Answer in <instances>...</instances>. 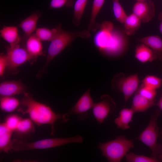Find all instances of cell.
<instances>
[{"mask_svg": "<svg viewBox=\"0 0 162 162\" xmlns=\"http://www.w3.org/2000/svg\"><path fill=\"white\" fill-rule=\"evenodd\" d=\"M21 107L17 111L22 114H27L30 118L37 125H50L51 128V135L55 132V124L58 120L66 122L69 116L67 113H56L49 106L35 100L30 94L26 93L20 101Z\"/></svg>", "mask_w": 162, "mask_h": 162, "instance_id": "1", "label": "cell"}, {"mask_svg": "<svg viewBox=\"0 0 162 162\" xmlns=\"http://www.w3.org/2000/svg\"><path fill=\"white\" fill-rule=\"evenodd\" d=\"M90 35V31L88 30L68 32L61 28L58 35L51 41L43 70H44L46 69L50 62L76 38L87 39L89 38Z\"/></svg>", "mask_w": 162, "mask_h": 162, "instance_id": "2", "label": "cell"}, {"mask_svg": "<svg viewBox=\"0 0 162 162\" xmlns=\"http://www.w3.org/2000/svg\"><path fill=\"white\" fill-rule=\"evenodd\" d=\"M83 140L82 137L78 135L67 138L46 139L31 142H24L14 138L12 140L11 146L13 150L19 152L49 148L73 143H81Z\"/></svg>", "mask_w": 162, "mask_h": 162, "instance_id": "3", "label": "cell"}, {"mask_svg": "<svg viewBox=\"0 0 162 162\" xmlns=\"http://www.w3.org/2000/svg\"><path fill=\"white\" fill-rule=\"evenodd\" d=\"M160 114V111L157 110L151 115L148 124L137 138L150 149L151 157L158 162L162 161V145L157 142L159 136L157 121Z\"/></svg>", "mask_w": 162, "mask_h": 162, "instance_id": "4", "label": "cell"}, {"mask_svg": "<svg viewBox=\"0 0 162 162\" xmlns=\"http://www.w3.org/2000/svg\"><path fill=\"white\" fill-rule=\"evenodd\" d=\"M134 147L133 140L120 136L111 141L99 143L98 148L109 161L119 162Z\"/></svg>", "mask_w": 162, "mask_h": 162, "instance_id": "5", "label": "cell"}, {"mask_svg": "<svg viewBox=\"0 0 162 162\" xmlns=\"http://www.w3.org/2000/svg\"><path fill=\"white\" fill-rule=\"evenodd\" d=\"M128 45V41L124 34L113 29L106 37L98 50L106 56L116 57L125 52Z\"/></svg>", "mask_w": 162, "mask_h": 162, "instance_id": "6", "label": "cell"}, {"mask_svg": "<svg viewBox=\"0 0 162 162\" xmlns=\"http://www.w3.org/2000/svg\"><path fill=\"white\" fill-rule=\"evenodd\" d=\"M139 81L136 74L126 76L124 74L120 73L113 77L111 86L113 90L123 93L126 103L137 90Z\"/></svg>", "mask_w": 162, "mask_h": 162, "instance_id": "7", "label": "cell"}, {"mask_svg": "<svg viewBox=\"0 0 162 162\" xmlns=\"http://www.w3.org/2000/svg\"><path fill=\"white\" fill-rule=\"evenodd\" d=\"M100 100L94 103L92 107L93 115L99 124H101L109 115L114 112L116 107V102L109 95H102Z\"/></svg>", "mask_w": 162, "mask_h": 162, "instance_id": "8", "label": "cell"}, {"mask_svg": "<svg viewBox=\"0 0 162 162\" xmlns=\"http://www.w3.org/2000/svg\"><path fill=\"white\" fill-rule=\"evenodd\" d=\"M94 103L89 88L78 100L75 105L67 113L69 116L75 115L78 120L83 122L87 118L88 111L92 108Z\"/></svg>", "mask_w": 162, "mask_h": 162, "instance_id": "9", "label": "cell"}, {"mask_svg": "<svg viewBox=\"0 0 162 162\" xmlns=\"http://www.w3.org/2000/svg\"><path fill=\"white\" fill-rule=\"evenodd\" d=\"M6 49L7 68L9 69H15L27 62L34 59L26 49L20 47V45L13 48L7 46Z\"/></svg>", "mask_w": 162, "mask_h": 162, "instance_id": "10", "label": "cell"}, {"mask_svg": "<svg viewBox=\"0 0 162 162\" xmlns=\"http://www.w3.org/2000/svg\"><path fill=\"white\" fill-rule=\"evenodd\" d=\"M133 13L136 15L142 22H148L154 17L155 7L151 0L137 1L133 7Z\"/></svg>", "mask_w": 162, "mask_h": 162, "instance_id": "11", "label": "cell"}, {"mask_svg": "<svg viewBox=\"0 0 162 162\" xmlns=\"http://www.w3.org/2000/svg\"><path fill=\"white\" fill-rule=\"evenodd\" d=\"M27 88L20 81L4 82L0 84V98L10 97L26 93Z\"/></svg>", "mask_w": 162, "mask_h": 162, "instance_id": "12", "label": "cell"}, {"mask_svg": "<svg viewBox=\"0 0 162 162\" xmlns=\"http://www.w3.org/2000/svg\"><path fill=\"white\" fill-rule=\"evenodd\" d=\"M34 123L30 118L22 119L14 132V138L27 142L35 131Z\"/></svg>", "mask_w": 162, "mask_h": 162, "instance_id": "13", "label": "cell"}, {"mask_svg": "<svg viewBox=\"0 0 162 162\" xmlns=\"http://www.w3.org/2000/svg\"><path fill=\"white\" fill-rule=\"evenodd\" d=\"M40 14L35 12L22 21L18 26L24 32V38L27 39L35 31L38 21L40 16Z\"/></svg>", "mask_w": 162, "mask_h": 162, "instance_id": "14", "label": "cell"}, {"mask_svg": "<svg viewBox=\"0 0 162 162\" xmlns=\"http://www.w3.org/2000/svg\"><path fill=\"white\" fill-rule=\"evenodd\" d=\"M135 57L138 61L142 63L152 62L157 58L155 52L142 43L136 46Z\"/></svg>", "mask_w": 162, "mask_h": 162, "instance_id": "15", "label": "cell"}, {"mask_svg": "<svg viewBox=\"0 0 162 162\" xmlns=\"http://www.w3.org/2000/svg\"><path fill=\"white\" fill-rule=\"evenodd\" d=\"M0 36L10 44V47L14 48L19 45L20 38L17 28L15 26H5L0 31Z\"/></svg>", "mask_w": 162, "mask_h": 162, "instance_id": "16", "label": "cell"}, {"mask_svg": "<svg viewBox=\"0 0 162 162\" xmlns=\"http://www.w3.org/2000/svg\"><path fill=\"white\" fill-rule=\"evenodd\" d=\"M35 33L33 34L26 39V49L34 59L43 54V45Z\"/></svg>", "mask_w": 162, "mask_h": 162, "instance_id": "17", "label": "cell"}, {"mask_svg": "<svg viewBox=\"0 0 162 162\" xmlns=\"http://www.w3.org/2000/svg\"><path fill=\"white\" fill-rule=\"evenodd\" d=\"M13 132L6 126L4 122L0 124V151L8 153L13 150L11 137Z\"/></svg>", "mask_w": 162, "mask_h": 162, "instance_id": "18", "label": "cell"}, {"mask_svg": "<svg viewBox=\"0 0 162 162\" xmlns=\"http://www.w3.org/2000/svg\"><path fill=\"white\" fill-rule=\"evenodd\" d=\"M138 40L152 49L156 53L157 58L162 61V39L160 37L150 35L139 38Z\"/></svg>", "mask_w": 162, "mask_h": 162, "instance_id": "19", "label": "cell"}, {"mask_svg": "<svg viewBox=\"0 0 162 162\" xmlns=\"http://www.w3.org/2000/svg\"><path fill=\"white\" fill-rule=\"evenodd\" d=\"M155 105L154 100H149L136 92L131 108L134 113L143 112Z\"/></svg>", "mask_w": 162, "mask_h": 162, "instance_id": "20", "label": "cell"}, {"mask_svg": "<svg viewBox=\"0 0 162 162\" xmlns=\"http://www.w3.org/2000/svg\"><path fill=\"white\" fill-rule=\"evenodd\" d=\"M134 112L131 108H124L121 110L118 116L114 120L117 128L123 130L128 129L129 123L131 122Z\"/></svg>", "mask_w": 162, "mask_h": 162, "instance_id": "21", "label": "cell"}, {"mask_svg": "<svg viewBox=\"0 0 162 162\" xmlns=\"http://www.w3.org/2000/svg\"><path fill=\"white\" fill-rule=\"evenodd\" d=\"M105 0H94L91 10L90 20L87 30L95 32L100 28V25L96 21V18L103 6Z\"/></svg>", "mask_w": 162, "mask_h": 162, "instance_id": "22", "label": "cell"}, {"mask_svg": "<svg viewBox=\"0 0 162 162\" xmlns=\"http://www.w3.org/2000/svg\"><path fill=\"white\" fill-rule=\"evenodd\" d=\"M141 22L140 20L133 13L128 15L123 23L124 33L128 36L134 35L136 31L139 28Z\"/></svg>", "mask_w": 162, "mask_h": 162, "instance_id": "23", "label": "cell"}, {"mask_svg": "<svg viewBox=\"0 0 162 162\" xmlns=\"http://www.w3.org/2000/svg\"><path fill=\"white\" fill-rule=\"evenodd\" d=\"M62 28L60 23L55 28L51 29L45 28H37L34 33L37 38L41 41H51L58 35Z\"/></svg>", "mask_w": 162, "mask_h": 162, "instance_id": "24", "label": "cell"}, {"mask_svg": "<svg viewBox=\"0 0 162 162\" xmlns=\"http://www.w3.org/2000/svg\"><path fill=\"white\" fill-rule=\"evenodd\" d=\"M20 104V102L17 99L12 96L0 98V108L2 110L5 112L14 111L18 108Z\"/></svg>", "mask_w": 162, "mask_h": 162, "instance_id": "25", "label": "cell"}, {"mask_svg": "<svg viewBox=\"0 0 162 162\" xmlns=\"http://www.w3.org/2000/svg\"><path fill=\"white\" fill-rule=\"evenodd\" d=\"M87 2V0H77L74 3L72 22L76 26L80 23Z\"/></svg>", "mask_w": 162, "mask_h": 162, "instance_id": "26", "label": "cell"}, {"mask_svg": "<svg viewBox=\"0 0 162 162\" xmlns=\"http://www.w3.org/2000/svg\"><path fill=\"white\" fill-rule=\"evenodd\" d=\"M113 5V10L116 20L121 23H123L128 16L119 0H112Z\"/></svg>", "mask_w": 162, "mask_h": 162, "instance_id": "27", "label": "cell"}, {"mask_svg": "<svg viewBox=\"0 0 162 162\" xmlns=\"http://www.w3.org/2000/svg\"><path fill=\"white\" fill-rule=\"evenodd\" d=\"M162 83L161 78L154 75H148L143 79L142 85L147 88L156 90L160 86Z\"/></svg>", "mask_w": 162, "mask_h": 162, "instance_id": "28", "label": "cell"}, {"mask_svg": "<svg viewBox=\"0 0 162 162\" xmlns=\"http://www.w3.org/2000/svg\"><path fill=\"white\" fill-rule=\"evenodd\" d=\"M22 118L15 114H10L6 116L4 123L10 130L14 132Z\"/></svg>", "mask_w": 162, "mask_h": 162, "instance_id": "29", "label": "cell"}, {"mask_svg": "<svg viewBox=\"0 0 162 162\" xmlns=\"http://www.w3.org/2000/svg\"><path fill=\"white\" fill-rule=\"evenodd\" d=\"M125 156L126 161L128 162H158L151 157L136 155L133 152L127 154Z\"/></svg>", "mask_w": 162, "mask_h": 162, "instance_id": "30", "label": "cell"}, {"mask_svg": "<svg viewBox=\"0 0 162 162\" xmlns=\"http://www.w3.org/2000/svg\"><path fill=\"white\" fill-rule=\"evenodd\" d=\"M136 92L145 98L152 100H154L157 93L156 90L147 88L142 85L137 89Z\"/></svg>", "mask_w": 162, "mask_h": 162, "instance_id": "31", "label": "cell"}, {"mask_svg": "<svg viewBox=\"0 0 162 162\" xmlns=\"http://www.w3.org/2000/svg\"><path fill=\"white\" fill-rule=\"evenodd\" d=\"M74 4V0H51L49 8L50 9H58L64 7L70 8Z\"/></svg>", "mask_w": 162, "mask_h": 162, "instance_id": "32", "label": "cell"}, {"mask_svg": "<svg viewBox=\"0 0 162 162\" xmlns=\"http://www.w3.org/2000/svg\"><path fill=\"white\" fill-rule=\"evenodd\" d=\"M8 61L7 56L4 53H1L0 55V76H3L5 68L7 67Z\"/></svg>", "mask_w": 162, "mask_h": 162, "instance_id": "33", "label": "cell"}, {"mask_svg": "<svg viewBox=\"0 0 162 162\" xmlns=\"http://www.w3.org/2000/svg\"><path fill=\"white\" fill-rule=\"evenodd\" d=\"M158 19L160 21L159 28L161 33L162 34V11L159 13L158 16Z\"/></svg>", "mask_w": 162, "mask_h": 162, "instance_id": "34", "label": "cell"}, {"mask_svg": "<svg viewBox=\"0 0 162 162\" xmlns=\"http://www.w3.org/2000/svg\"><path fill=\"white\" fill-rule=\"evenodd\" d=\"M156 105H157L159 109L162 111V93L158 101L156 104Z\"/></svg>", "mask_w": 162, "mask_h": 162, "instance_id": "35", "label": "cell"}, {"mask_svg": "<svg viewBox=\"0 0 162 162\" xmlns=\"http://www.w3.org/2000/svg\"><path fill=\"white\" fill-rule=\"evenodd\" d=\"M159 136L162 140V130L160 132Z\"/></svg>", "mask_w": 162, "mask_h": 162, "instance_id": "36", "label": "cell"}, {"mask_svg": "<svg viewBox=\"0 0 162 162\" xmlns=\"http://www.w3.org/2000/svg\"><path fill=\"white\" fill-rule=\"evenodd\" d=\"M137 1H145L146 0H136Z\"/></svg>", "mask_w": 162, "mask_h": 162, "instance_id": "37", "label": "cell"}]
</instances>
